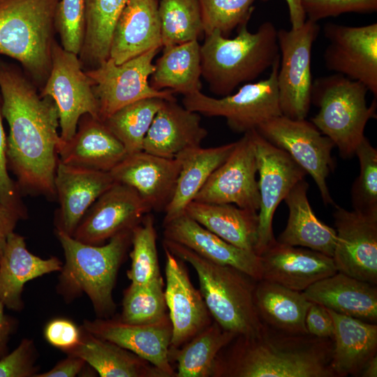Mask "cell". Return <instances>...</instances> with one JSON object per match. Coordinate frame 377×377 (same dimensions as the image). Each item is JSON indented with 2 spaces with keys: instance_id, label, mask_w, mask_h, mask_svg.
<instances>
[{
  "instance_id": "obj_1",
  "label": "cell",
  "mask_w": 377,
  "mask_h": 377,
  "mask_svg": "<svg viewBox=\"0 0 377 377\" xmlns=\"http://www.w3.org/2000/svg\"><path fill=\"white\" fill-rule=\"evenodd\" d=\"M1 110L9 126L8 168L22 193L57 198L54 179L61 142L57 107L42 96L19 66L0 58Z\"/></svg>"
},
{
  "instance_id": "obj_2",
  "label": "cell",
  "mask_w": 377,
  "mask_h": 377,
  "mask_svg": "<svg viewBox=\"0 0 377 377\" xmlns=\"http://www.w3.org/2000/svg\"><path fill=\"white\" fill-rule=\"evenodd\" d=\"M332 350V339L284 332L263 323L258 335L236 336L221 349L211 377H335Z\"/></svg>"
},
{
  "instance_id": "obj_3",
  "label": "cell",
  "mask_w": 377,
  "mask_h": 377,
  "mask_svg": "<svg viewBox=\"0 0 377 377\" xmlns=\"http://www.w3.org/2000/svg\"><path fill=\"white\" fill-rule=\"evenodd\" d=\"M132 230L121 232L101 245L84 244L56 231L65 258L57 290L66 302H71L84 293L98 318L113 316L117 305L112 292L131 244Z\"/></svg>"
},
{
  "instance_id": "obj_4",
  "label": "cell",
  "mask_w": 377,
  "mask_h": 377,
  "mask_svg": "<svg viewBox=\"0 0 377 377\" xmlns=\"http://www.w3.org/2000/svg\"><path fill=\"white\" fill-rule=\"evenodd\" d=\"M248 22L237 27L233 38L214 30L205 35L200 45L202 76L216 95L232 94L240 84L253 81L271 68L280 57L275 26L265 22L251 33Z\"/></svg>"
},
{
  "instance_id": "obj_5",
  "label": "cell",
  "mask_w": 377,
  "mask_h": 377,
  "mask_svg": "<svg viewBox=\"0 0 377 377\" xmlns=\"http://www.w3.org/2000/svg\"><path fill=\"white\" fill-rule=\"evenodd\" d=\"M163 246L193 267L207 308L222 328L235 336L254 337L260 332L263 323L254 302L257 280L235 267L213 263L171 240L164 239Z\"/></svg>"
},
{
  "instance_id": "obj_6",
  "label": "cell",
  "mask_w": 377,
  "mask_h": 377,
  "mask_svg": "<svg viewBox=\"0 0 377 377\" xmlns=\"http://www.w3.org/2000/svg\"><path fill=\"white\" fill-rule=\"evenodd\" d=\"M59 0H3L0 2V54L18 61L40 88L52 66L54 15Z\"/></svg>"
},
{
  "instance_id": "obj_7",
  "label": "cell",
  "mask_w": 377,
  "mask_h": 377,
  "mask_svg": "<svg viewBox=\"0 0 377 377\" xmlns=\"http://www.w3.org/2000/svg\"><path fill=\"white\" fill-rule=\"evenodd\" d=\"M368 91L362 83L338 73L313 82L311 102L319 111L311 121L332 140L343 158L355 155L367 123L376 118V98L368 107Z\"/></svg>"
},
{
  "instance_id": "obj_8",
  "label": "cell",
  "mask_w": 377,
  "mask_h": 377,
  "mask_svg": "<svg viewBox=\"0 0 377 377\" xmlns=\"http://www.w3.org/2000/svg\"><path fill=\"white\" fill-rule=\"evenodd\" d=\"M279 63L280 57L272 66L267 78L248 82L233 94L217 98L199 91L184 96L183 106L207 117H223L237 133L256 130L267 120L282 114L277 88Z\"/></svg>"
},
{
  "instance_id": "obj_9",
  "label": "cell",
  "mask_w": 377,
  "mask_h": 377,
  "mask_svg": "<svg viewBox=\"0 0 377 377\" xmlns=\"http://www.w3.org/2000/svg\"><path fill=\"white\" fill-rule=\"evenodd\" d=\"M159 49H152L121 64L108 58L86 70L97 101L99 118L103 121L113 113L134 102L149 98L175 100L169 89L156 90L149 77L154 71L153 59Z\"/></svg>"
},
{
  "instance_id": "obj_10",
  "label": "cell",
  "mask_w": 377,
  "mask_h": 377,
  "mask_svg": "<svg viewBox=\"0 0 377 377\" xmlns=\"http://www.w3.org/2000/svg\"><path fill=\"white\" fill-rule=\"evenodd\" d=\"M320 27L306 20L299 28L277 30L281 63L277 88L282 115L306 119L311 103L312 76L311 56Z\"/></svg>"
},
{
  "instance_id": "obj_11",
  "label": "cell",
  "mask_w": 377,
  "mask_h": 377,
  "mask_svg": "<svg viewBox=\"0 0 377 377\" xmlns=\"http://www.w3.org/2000/svg\"><path fill=\"white\" fill-rule=\"evenodd\" d=\"M264 138L285 151L317 185L325 205H334L327 186V178L334 169L332 140L323 135L311 121L284 115L272 117L256 129Z\"/></svg>"
},
{
  "instance_id": "obj_12",
  "label": "cell",
  "mask_w": 377,
  "mask_h": 377,
  "mask_svg": "<svg viewBox=\"0 0 377 377\" xmlns=\"http://www.w3.org/2000/svg\"><path fill=\"white\" fill-rule=\"evenodd\" d=\"M40 94L54 101L60 138L64 141L73 137L82 115L88 114L100 119L91 81L78 55L64 50L57 41L52 48L51 70Z\"/></svg>"
},
{
  "instance_id": "obj_13",
  "label": "cell",
  "mask_w": 377,
  "mask_h": 377,
  "mask_svg": "<svg viewBox=\"0 0 377 377\" xmlns=\"http://www.w3.org/2000/svg\"><path fill=\"white\" fill-rule=\"evenodd\" d=\"M255 146L260 208L255 253L260 256L276 241L272 229L275 211L306 172L281 149L251 130Z\"/></svg>"
},
{
  "instance_id": "obj_14",
  "label": "cell",
  "mask_w": 377,
  "mask_h": 377,
  "mask_svg": "<svg viewBox=\"0 0 377 377\" xmlns=\"http://www.w3.org/2000/svg\"><path fill=\"white\" fill-rule=\"evenodd\" d=\"M334 206L337 242L332 258L337 272L377 285V211Z\"/></svg>"
},
{
  "instance_id": "obj_15",
  "label": "cell",
  "mask_w": 377,
  "mask_h": 377,
  "mask_svg": "<svg viewBox=\"0 0 377 377\" xmlns=\"http://www.w3.org/2000/svg\"><path fill=\"white\" fill-rule=\"evenodd\" d=\"M257 163L251 131L244 133L227 159L210 175L193 200L214 204H233L258 212L260 193Z\"/></svg>"
},
{
  "instance_id": "obj_16",
  "label": "cell",
  "mask_w": 377,
  "mask_h": 377,
  "mask_svg": "<svg viewBox=\"0 0 377 377\" xmlns=\"http://www.w3.org/2000/svg\"><path fill=\"white\" fill-rule=\"evenodd\" d=\"M323 59L326 68L364 84L377 97V23L349 27L327 23Z\"/></svg>"
},
{
  "instance_id": "obj_17",
  "label": "cell",
  "mask_w": 377,
  "mask_h": 377,
  "mask_svg": "<svg viewBox=\"0 0 377 377\" xmlns=\"http://www.w3.org/2000/svg\"><path fill=\"white\" fill-rule=\"evenodd\" d=\"M151 211L134 188L114 182L87 210L73 237L84 244L101 245L132 230Z\"/></svg>"
},
{
  "instance_id": "obj_18",
  "label": "cell",
  "mask_w": 377,
  "mask_h": 377,
  "mask_svg": "<svg viewBox=\"0 0 377 377\" xmlns=\"http://www.w3.org/2000/svg\"><path fill=\"white\" fill-rule=\"evenodd\" d=\"M163 247L165 256L164 293L172 328V349L184 345L213 319L200 290L191 281L184 261Z\"/></svg>"
},
{
  "instance_id": "obj_19",
  "label": "cell",
  "mask_w": 377,
  "mask_h": 377,
  "mask_svg": "<svg viewBox=\"0 0 377 377\" xmlns=\"http://www.w3.org/2000/svg\"><path fill=\"white\" fill-rule=\"evenodd\" d=\"M82 328L99 338L124 348L149 362L166 377H176L169 360L172 324L168 315L150 324H133L119 316L84 320Z\"/></svg>"
},
{
  "instance_id": "obj_20",
  "label": "cell",
  "mask_w": 377,
  "mask_h": 377,
  "mask_svg": "<svg viewBox=\"0 0 377 377\" xmlns=\"http://www.w3.org/2000/svg\"><path fill=\"white\" fill-rule=\"evenodd\" d=\"M180 163L145 151L127 154L110 171L115 182L134 188L150 208L165 211L174 194Z\"/></svg>"
},
{
  "instance_id": "obj_21",
  "label": "cell",
  "mask_w": 377,
  "mask_h": 377,
  "mask_svg": "<svg viewBox=\"0 0 377 377\" xmlns=\"http://www.w3.org/2000/svg\"><path fill=\"white\" fill-rule=\"evenodd\" d=\"M114 183L110 172L74 166L59 161L54 179L59 203L54 219L56 231L73 236L87 210Z\"/></svg>"
},
{
  "instance_id": "obj_22",
  "label": "cell",
  "mask_w": 377,
  "mask_h": 377,
  "mask_svg": "<svg viewBox=\"0 0 377 377\" xmlns=\"http://www.w3.org/2000/svg\"><path fill=\"white\" fill-rule=\"evenodd\" d=\"M259 256L262 279L300 292L337 272L332 257L308 248L281 244L276 239Z\"/></svg>"
},
{
  "instance_id": "obj_23",
  "label": "cell",
  "mask_w": 377,
  "mask_h": 377,
  "mask_svg": "<svg viewBox=\"0 0 377 377\" xmlns=\"http://www.w3.org/2000/svg\"><path fill=\"white\" fill-rule=\"evenodd\" d=\"M163 225L164 239L180 244L213 263L235 267L257 281L262 279L259 256L223 240L185 212Z\"/></svg>"
},
{
  "instance_id": "obj_24",
  "label": "cell",
  "mask_w": 377,
  "mask_h": 377,
  "mask_svg": "<svg viewBox=\"0 0 377 377\" xmlns=\"http://www.w3.org/2000/svg\"><path fill=\"white\" fill-rule=\"evenodd\" d=\"M200 121V114L179 105L176 99L164 100L147 133L142 150L175 158L184 151L201 147L207 131Z\"/></svg>"
},
{
  "instance_id": "obj_25",
  "label": "cell",
  "mask_w": 377,
  "mask_h": 377,
  "mask_svg": "<svg viewBox=\"0 0 377 377\" xmlns=\"http://www.w3.org/2000/svg\"><path fill=\"white\" fill-rule=\"evenodd\" d=\"M161 47L158 0H128L113 31L109 57L121 64Z\"/></svg>"
},
{
  "instance_id": "obj_26",
  "label": "cell",
  "mask_w": 377,
  "mask_h": 377,
  "mask_svg": "<svg viewBox=\"0 0 377 377\" xmlns=\"http://www.w3.org/2000/svg\"><path fill=\"white\" fill-rule=\"evenodd\" d=\"M57 153L63 163L108 172L127 155L104 122L88 114L80 117L71 140H61Z\"/></svg>"
},
{
  "instance_id": "obj_27",
  "label": "cell",
  "mask_w": 377,
  "mask_h": 377,
  "mask_svg": "<svg viewBox=\"0 0 377 377\" xmlns=\"http://www.w3.org/2000/svg\"><path fill=\"white\" fill-rule=\"evenodd\" d=\"M63 263L57 257L41 258L27 248L23 236L13 232L0 259V300L8 309L19 311L24 307L22 294L26 283L54 272Z\"/></svg>"
},
{
  "instance_id": "obj_28",
  "label": "cell",
  "mask_w": 377,
  "mask_h": 377,
  "mask_svg": "<svg viewBox=\"0 0 377 377\" xmlns=\"http://www.w3.org/2000/svg\"><path fill=\"white\" fill-rule=\"evenodd\" d=\"M302 293L310 302L336 313L369 323L377 322L376 285L337 272Z\"/></svg>"
},
{
  "instance_id": "obj_29",
  "label": "cell",
  "mask_w": 377,
  "mask_h": 377,
  "mask_svg": "<svg viewBox=\"0 0 377 377\" xmlns=\"http://www.w3.org/2000/svg\"><path fill=\"white\" fill-rule=\"evenodd\" d=\"M328 311L334 328L331 367L335 377L360 376L377 354V325Z\"/></svg>"
},
{
  "instance_id": "obj_30",
  "label": "cell",
  "mask_w": 377,
  "mask_h": 377,
  "mask_svg": "<svg viewBox=\"0 0 377 377\" xmlns=\"http://www.w3.org/2000/svg\"><path fill=\"white\" fill-rule=\"evenodd\" d=\"M308 188L309 184L303 179L284 198L289 211L288 219L276 241L308 248L332 258L337 242L336 230L315 215L308 200Z\"/></svg>"
},
{
  "instance_id": "obj_31",
  "label": "cell",
  "mask_w": 377,
  "mask_h": 377,
  "mask_svg": "<svg viewBox=\"0 0 377 377\" xmlns=\"http://www.w3.org/2000/svg\"><path fill=\"white\" fill-rule=\"evenodd\" d=\"M65 353L80 357L101 377H166L146 360L82 327L79 343Z\"/></svg>"
},
{
  "instance_id": "obj_32",
  "label": "cell",
  "mask_w": 377,
  "mask_h": 377,
  "mask_svg": "<svg viewBox=\"0 0 377 377\" xmlns=\"http://www.w3.org/2000/svg\"><path fill=\"white\" fill-rule=\"evenodd\" d=\"M235 142L215 147H201L179 153L180 163L175 190L164 212L163 223L183 214L187 205L193 201L210 175L230 156Z\"/></svg>"
},
{
  "instance_id": "obj_33",
  "label": "cell",
  "mask_w": 377,
  "mask_h": 377,
  "mask_svg": "<svg viewBox=\"0 0 377 377\" xmlns=\"http://www.w3.org/2000/svg\"><path fill=\"white\" fill-rule=\"evenodd\" d=\"M184 212L223 240L255 253L258 212L242 209L233 204L206 203L195 200L187 205Z\"/></svg>"
},
{
  "instance_id": "obj_34",
  "label": "cell",
  "mask_w": 377,
  "mask_h": 377,
  "mask_svg": "<svg viewBox=\"0 0 377 377\" xmlns=\"http://www.w3.org/2000/svg\"><path fill=\"white\" fill-rule=\"evenodd\" d=\"M254 302L263 323L284 332L308 334L305 318L312 302L302 292L261 279L255 287Z\"/></svg>"
},
{
  "instance_id": "obj_35",
  "label": "cell",
  "mask_w": 377,
  "mask_h": 377,
  "mask_svg": "<svg viewBox=\"0 0 377 377\" xmlns=\"http://www.w3.org/2000/svg\"><path fill=\"white\" fill-rule=\"evenodd\" d=\"M201 76L200 45L192 40L163 47L149 84L156 90L169 89L186 96L201 90Z\"/></svg>"
},
{
  "instance_id": "obj_36",
  "label": "cell",
  "mask_w": 377,
  "mask_h": 377,
  "mask_svg": "<svg viewBox=\"0 0 377 377\" xmlns=\"http://www.w3.org/2000/svg\"><path fill=\"white\" fill-rule=\"evenodd\" d=\"M128 0H84L85 29L78 55L84 71L109 58L113 31Z\"/></svg>"
},
{
  "instance_id": "obj_37",
  "label": "cell",
  "mask_w": 377,
  "mask_h": 377,
  "mask_svg": "<svg viewBox=\"0 0 377 377\" xmlns=\"http://www.w3.org/2000/svg\"><path fill=\"white\" fill-rule=\"evenodd\" d=\"M235 337L213 320L184 345L169 349V360L176 364V377H211L219 353Z\"/></svg>"
},
{
  "instance_id": "obj_38",
  "label": "cell",
  "mask_w": 377,
  "mask_h": 377,
  "mask_svg": "<svg viewBox=\"0 0 377 377\" xmlns=\"http://www.w3.org/2000/svg\"><path fill=\"white\" fill-rule=\"evenodd\" d=\"M164 100L160 98L140 100L123 107L103 121L121 142L127 154L142 151L145 138Z\"/></svg>"
},
{
  "instance_id": "obj_39",
  "label": "cell",
  "mask_w": 377,
  "mask_h": 377,
  "mask_svg": "<svg viewBox=\"0 0 377 377\" xmlns=\"http://www.w3.org/2000/svg\"><path fill=\"white\" fill-rule=\"evenodd\" d=\"M162 47L198 40L204 33L198 0H158Z\"/></svg>"
},
{
  "instance_id": "obj_40",
  "label": "cell",
  "mask_w": 377,
  "mask_h": 377,
  "mask_svg": "<svg viewBox=\"0 0 377 377\" xmlns=\"http://www.w3.org/2000/svg\"><path fill=\"white\" fill-rule=\"evenodd\" d=\"M157 234L152 214L147 213L132 230L130 269L126 274L131 283L142 285L161 277Z\"/></svg>"
},
{
  "instance_id": "obj_41",
  "label": "cell",
  "mask_w": 377,
  "mask_h": 377,
  "mask_svg": "<svg viewBox=\"0 0 377 377\" xmlns=\"http://www.w3.org/2000/svg\"><path fill=\"white\" fill-rule=\"evenodd\" d=\"M163 276L149 283H131L124 291L119 318L133 324L156 323L168 315Z\"/></svg>"
},
{
  "instance_id": "obj_42",
  "label": "cell",
  "mask_w": 377,
  "mask_h": 377,
  "mask_svg": "<svg viewBox=\"0 0 377 377\" xmlns=\"http://www.w3.org/2000/svg\"><path fill=\"white\" fill-rule=\"evenodd\" d=\"M256 1L198 0L205 35L218 30L228 37L234 29L249 21Z\"/></svg>"
},
{
  "instance_id": "obj_43",
  "label": "cell",
  "mask_w": 377,
  "mask_h": 377,
  "mask_svg": "<svg viewBox=\"0 0 377 377\" xmlns=\"http://www.w3.org/2000/svg\"><path fill=\"white\" fill-rule=\"evenodd\" d=\"M355 155L360 162V174L351 188L353 209L377 211V149L364 137Z\"/></svg>"
},
{
  "instance_id": "obj_44",
  "label": "cell",
  "mask_w": 377,
  "mask_h": 377,
  "mask_svg": "<svg viewBox=\"0 0 377 377\" xmlns=\"http://www.w3.org/2000/svg\"><path fill=\"white\" fill-rule=\"evenodd\" d=\"M54 26L61 47L79 55L85 29L84 0H59L55 11Z\"/></svg>"
},
{
  "instance_id": "obj_45",
  "label": "cell",
  "mask_w": 377,
  "mask_h": 377,
  "mask_svg": "<svg viewBox=\"0 0 377 377\" xmlns=\"http://www.w3.org/2000/svg\"><path fill=\"white\" fill-rule=\"evenodd\" d=\"M307 20L313 22L346 13H371L377 10V0H301Z\"/></svg>"
},
{
  "instance_id": "obj_46",
  "label": "cell",
  "mask_w": 377,
  "mask_h": 377,
  "mask_svg": "<svg viewBox=\"0 0 377 377\" xmlns=\"http://www.w3.org/2000/svg\"><path fill=\"white\" fill-rule=\"evenodd\" d=\"M36 353L33 340L23 339L15 350L0 358V377H35Z\"/></svg>"
},
{
  "instance_id": "obj_47",
  "label": "cell",
  "mask_w": 377,
  "mask_h": 377,
  "mask_svg": "<svg viewBox=\"0 0 377 377\" xmlns=\"http://www.w3.org/2000/svg\"><path fill=\"white\" fill-rule=\"evenodd\" d=\"M2 117L0 98V204L13 209L25 219L27 211L21 199V192L8 172L7 143Z\"/></svg>"
},
{
  "instance_id": "obj_48",
  "label": "cell",
  "mask_w": 377,
  "mask_h": 377,
  "mask_svg": "<svg viewBox=\"0 0 377 377\" xmlns=\"http://www.w3.org/2000/svg\"><path fill=\"white\" fill-rule=\"evenodd\" d=\"M44 337L50 345L65 353L79 343L81 328L70 319L57 318L46 324Z\"/></svg>"
},
{
  "instance_id": "obj_49",
  "label": "cell",
  "mask_w": 377,
  "mask_h": 377,
  "mask_svg": "<svg viewBox=\"0 0 377 377\" xmlns=\"http://www.w3.org/2000/svg\"><path fill=\"white\" fill-rule=\"evenodd\" d=\"M305 325L311 336L333 339L334 328L332 316L328 309L320 304L311 303L306 315Z\"/></svg>"
},
{
  "instance_id": "obj_50",
  "label": "cell",
  "mask_w": 377,
  "mask_h": 377,
  "mask_svg": "<svg viewBox=\"0 0 377 377\" xmlns=\"http://www.w3.org/2000/svg\"><path fill=\"white\" fill-rule=\"evenodd\" d=\"M87 363L80 357L67 354L65 359L59 361L50 370L38 373L35 377H74L84 370Z\"/></svg>"
},
{
  "instance_id": "obj_51",
  "label": "cell",
  "mask_w": 377,
  "mask_h": 377,
  "mask_svg": "<svg viewBox=\"0 0 377 377\" xmlns=\"http://www.w3.org/2000/svg\"><path fill=\"white\" fill-rule=\"evenodd\" d=\"M22 216L13 209L0 204V259L8 235L14 232Z\"/></svg>"
},
{
  "instance_id": "obj_52",
  "label": "cell",
  "mask_w": 377,
  "mask_h": 377,
  "mask_svg": "<svg viewBox=\"0 0 377 377\" xmlns=\"http://www.w3.org/2000/svg\"><path fill=\"white\" fill-rule=\"evenodd\" d=\"M4 307L0 300V358L7 353L8 343L15 325L14 319L5 313Z\"/></svg>"
},
{
  "instance_id": "obj_53",
  "label": "cell",
  "mask_w": 377,
  "mask_h": 377,
  "mask_svg": "<svg viewBox=\"0 0 377 377\" xmlns=\"http://www.w3.org/2000/svg\"><path fill=\"white\" fill-rule=\"evenodd\" d=\"M288 4L291 28L300 27L306 17L301 4V0H285Z\"/></svg>"
},
{
  "instance_id": "obj_54",
  "label": "cell",
  "mask_w": 377,
  "mask_h": 377,
  "mask_svg": "<svg viewBox=\"0 0 377 377\" xmlns=\"http://www.w3.org/2000/svg\"><path fill=\"white\" fill-rule=\"evenodd\" d=\"M362 377L377 376V355L371 358L364 365L360 376Z\"/></svg>"
},
{
  "instance_id": "obj_55",
  "label": "cell",
  "mask_w": 377,
  "mask_h": 377,
  "mask_svg": "<svg viewBox=\"0 0 377 377\" xmlns=\"http://www.w3.org/2000/svg\"><path fill=\"white\" fill-rule=\"evenodd\" d=\"M3 0H0V2H1Z\"/></svg>"
}]
</instances>
